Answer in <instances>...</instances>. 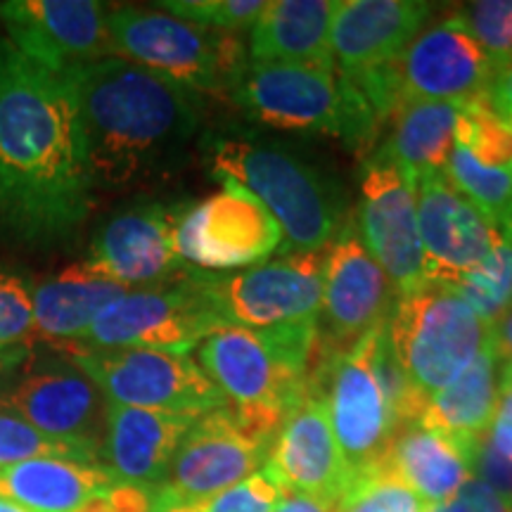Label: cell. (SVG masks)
Listing matches in <instances>:
<instances>
[{
    "instance_id": "cell-1",
    "label": "cell",
    "mask_w": 512,
    "mask_h": 512,
    "mask_svg": "<svg viewBox=\"0 0 512 512\" xmlns=\"http://www.w3.org/2000/svg\"><path fill=\"white\" fill-rule=\"evenodd\" d=\"M91 197L72 88L0 38V219L19 240L50 245L81 226Z\"/></svg>"
},
{
    "instance_id": "cell-2",
    "label": "cell",
    "mask_w": 512,
    "mask_h": 512,
    "mask_svg": "<svg viewBox=\"0 0 512 512\" xmlns=\"http://www.w3.org/2000/svg\"><path fill=\"white\" fill-rule=\"evenodd\" d=\"M60 76L79 107L93 188L150 181L183 155L200 126V95L124 57L76 64Z\"/></svg>"
},
{
    "instance_id": "cell-3",
    "label": "cell",
    "mask_w": 512,
    "mask_h": 512,
    "mask_svg": "<svg viewBox=\"0 0 512 512\" xmlns=\"http://www.w3.org/2000/svg\"><path fill=\"white\" fill-rule=\"evenodd\" d=\"M318 323L249 330L221 325L197 347V366L249 434L271 444L287 413L313 394Z\"/></svg>"
},
{
    "instance_id": "cell-4",
    "label": "cell",
    "mask_w": 512,
    "mask_h": 512,
    "mask_svg": "<svg viewBox=\"0 0 512 512\" xmlns=\"http://www.w3.org/2000/svg\"><path fill=\"white\" fill-rule=\"evenodd\" d=\"M204 152L216 181L240 185L264 204L283 230L285 252L328 247L347 221L337 185L290 147L249 133H226L209 138Z\"/></svg>"
},
{
    "instance_id": "cell-5",
    "label": "cell",
    "mask_w": 512,
    "mask_h": 512,
    "mask_svg": "<svg viewBox=\"0 0 512 512\" xmlns=\"http://www.w3.org/2000/svg\"><path fill=\"white\" fill-rule=\"evenodd\" d=\"M230 102L256 124L328 133L356 150H366L384 124L349 76L318 64L249 62Z\"/></svg>"
},
{
    "instance_id": "cell-6",
    "label": "cell",
    "mask_w": 512,
    "mask_h": 512,
    "mask_svg": "<svg viewBox=\"0 0 512 512\" xmlns=\"http://www.w3.org/2000/svg\"><path fill=\"white\" fill-rule=\"evenodd\" d=\"M107 34L114 57L162 74L195 95L230 100L249 67L238 34L200 27L162 10H110Z\"/></svg>"
},
{
    "instance_id": "cell-7",
    "label": "cell",
    "mask_w": 512,
    "mask_h": 512,
    "mask_svg": "<svg viewBox=\"0 0 512 512\" xmlns=\"http://www.w3.org/2000/svg\"><path fill=\"white\" fill-rule=\"evenodd\" d=\"M387 335L408 380L430 401L475 363L491 328L451 285L427 280L394 299Z\"/></svg>"
},
{
    "instance_id": "cell-8",
    "label": "cell",
    "mask_w": 512,
    "mask_h": 512,
    "mask_svg": "<svg viewBox=\"0 0 512 512\" xmlns=\"http://www.w3.org/2000/svg\"><path fill=\"white\" fill-rule=\"evenodd\" d=\"M95 382L105 401L178 415L228 406L216 384L188 354L150 349H98L81 342L50 344Z\"/></svg>"
},
{
    "instance_id": "cell-9",
    "label": "cell",
    "mask_w": 512,
    "mask_h": 512,
    "mask_svg": "<svg viewBox=\"0 0 512 512\" xmlns=\"http://www.w3.org/2000/svg\"><path fill=\"white\" fill-rule=\"evenodd\" d=\"M226 325L211 306L200 268L166 283L128 290L95 318L81 344L98 349H150L188 354Z\"/></svg>"
},
{
    "instance_id": "cell-10",
    "label": "cell",
    "mask_w": 512,
    "mask_h": 512,
    "mask_svg": "<svg viewBox=\"0 0 512 512\" xmlns=\"http://www.w3.org/2000/svg\"><path fill=\"white\" fill-rule=\"evenodd\" d=\"M396 290L358 235L356 221L342 223L325 247L323 304L311 361V380L320 382L337 358L347 356L368 332L387 320Z\"/></svg>"
},
{
    "instance_id": "cell-11",
    "label": "cell",
    "mask_w": 512,
    "mask_h": 512,
    "mask_svg": "<svg viewBox=\"0 0 512 512\" xmlns=\"http://www.w3.org/2000/svg\"><path fill=\"white\" fill-rule=\"evenodd\" d=\"M323 268L325 247L313 252H290L240 273L216 275L202 271V285L223 323L249 330H273L318 323L323 304Z\"/></svg>"
},
{
    "instance_id": "cell-12",
    "label": "cell",
    "mask_w": 512,
    "mask_h": 512,
    "mask_svg": "<svg viewBox=\"0 0 512 512\" xmlns=\"http://www.w3.org/2000/svg\"><path fill=\"white\" fill-rule=\"evenodd\" d=\"M22 373L0 387V411L50 437L79 441L102 453L107 401L95 382L55 347L24 358ZM102 458V456H100Z\"/></svg>"
},
{
    "instance_id": "cell-13",
    "label": "cell",
    "mask_w": 512,
    "mask_h": 512,
    "mask_svg": "<svg viewBox=\"0 0 512 512\" xmlns=\"http://www.w3.org/2000/svg\"><path fill=\"white\" fill-rule=\"evenodd\" d=\"M221 185V192L185 209L176 230L178 256L200 271L264 264L283 247V230L245 188Z\"/></svg>"
},
{
    "instance_id": "cell-14",
    "label": "cell",
    "mask_w": 512,
    "mask_h": 512,
    "mask_svg": "<svg viewBox=\"0 0 512 512\" xmlns=\"http://www.w3.org/2000/svg\"><path fill=\"white\" fill-rule=\"evenodd\" d=\"M354 221L363 245L392 280L396 297L427 283L415 185L377 152L361 176V202Z\"/></svg>"
},
{
    "instance_id": "cell-15",
    "label": "cell",
    "mask_w": 512,
    "mask_h": 512,
    "mask_svg": "<svg viewBox=\"0 0 512 512\" xmlns=\"http://www.w3.org/2000/svg\"><path fill=\"white\" fill-rule=\"evenodd\" d=\"M375 335L377 328L320 377L332 434L354 479L380 470L394 439L387 403L373 375Z\"/></svg>"
},
{
    "instance_id": "cell-16",
    "label": "cell",
    "mask_w": 512,
    "mask_h": 512,
    "mask_svg": "<svg viewBox=\"0 0 512 512\" xmlns=\"http://www.w3.org/2000/svg\"><path fill=\"white\" fill-rule=\"evenodd\" d=\"M271 444L249 434L230 406L216 408L192 422L174 460L166 482L152 496L171 501H200L261 470Z\"/></svg>"
},
{
    "instance_id": "cell-17",
    "label": "cell",
    "mask_w": 512,
    "mask_h": 512,
    "mask_svg": "<svg viewBox=\"0 0 512 512\" xmlns=\"http://www.w3.org/2000/svg\"><path fill=\"white\" fill-rule=\"evenodd\" d=\"M0 22L19 53L53 74L112 55L107 10L95 0H8Z\"/></svg>"
},
{
    "instance_id": "cell-18",
    "label": "cell",
    "mask_w": 512,
    "mask_h": 512,
    "mask_svg": "<svg viewBox=\"0 0 512 512\" xmlns=\"http://www.w3.org/2000/svg\"><path fill=\"white\" fill-rule=\"evenodd\" d=\"M401 102L427 100L465 107L501 81L482 46L456 17L427 29L394 62Z\"/></svg>"
},
{
    "instance_id": "cell-19",
    "label": "cell",
    "mask_w": 512,
    "mask_h": 512,
    "mask_svg": "<svg viewBox=\"0 0 512 512\" xmlns=\"http://www.w3.org/2000/svg\"><path fill=\"white\" fill-rule=\"evenodd\" d=\"M185 204H143L102 223L86 264L128 290L174 280L192 266L176 252V230Z\"/></svg>"
},
{
    "instance_id": "cell-20",
    "label": "cell",
    "mask_w": 512,
    "mask_h": 512,
    "mask_svg": "<svg viewBox=\"0 0 512 512\" xmlns=\"http://www.w3.org/2000/svg\"><path fill=\"white\" fill-rule=\"evenodd\" d=\"M425 278L453 285L489 256L498 228L446 181L444 174L415 185Z\"/></svg>"
},
{
    "instance_id": "cell-21",
    "label": "cell",
    "mask_w": 512,
    "mask_h": 512,
    "mask_svg": "<svg viewBox=\"0 0 512 512\" xmlns=\"http://www.w3.org/2000/svg\"><path fill=\"white\" fill-rule=\"evenodd\" d=\"M264 467L285 494L339 501L354 477L339 453L323 396L309 394L287 413Z\"/></svg>"
},
{
    "instance_id": "cell-22",
    "label": "cell",
    "mask_w": 512,
    "mask_h": 512,
    "mask_svg": "<svg viewBox=\"0 0 512 512\" xmlns=\"http://www.w3.org/2000/svg\"><path fill=\"white\" fill-rule=\"evenodd\" d=\"M432 8L420 0H337L330 27L332 64L347 76L392 64L420 36Z\"/></svg>"
},
{
    "instance_id": "cell-23",
    "label": "cell",
    "mask_w": 512,
    "mask_h": 512,
    "mask_svg": "<svg viewBox=\"0 0 512 512\" xmlns=\"http://www.w3.org/2000/svg\"><path fill=\"white\" fill-rule=\"evenodd\" d=\"M195 415H178L107 401L102 453L114 482L155 494L166 482L169 465Z\"/></svg>"
},
{
    "instance_id": "cell-24",
    "label": "cell",
    "mask_w": 512,
    "mask_h": 512,
    "mask_svg": "<svg viewBox=\"0 0 512 512\" xmlns=\"http://www.w3.org/2000/svg\"><path fill=\"white\" fill-rule=\"evenodd\" d=\"M337 0H273L249 29V62L335 67L330 27Z\"/></svg>"
},
{
    "instance_id": "cell-25",
    "label": "cell",
    "mask_w": 512,
    "mask_h": 512,
    "mask_svg": "<svg viewBox=\"0 0 512 512\" xmlns=\"http://www.w3.org/2000/svg\"><path fill=\"white\" fill-rule=\"evenodd\" d=\"M477 439H453L408 425L396 432L382 467L425 503H448L472 479L470 453Z\"/></svg>"
},
{
    "instance_id": "cell-26",
    "label": "cell",
    "mask_w": 512,
    "mask_h": 512,
    "mask_svg": "<svg viewBox=\"0 0 512 512\" xmlns=\"http://www.w3.org/2000/svg\"><path fill=\"white\" fill-rule=\"evenodd\" d=\"M128 292L86 261L67 266L34 292V332L50 344L81 342L95 318Z\"/></svg>"
},
{
    "instance_id": "cell-27",
    "label": "cell",
    "mask_w": 512,
    "mask_h": 512,
    "mask_svg": "<svg viewBox=\"0 0 512 512\" xmlns=\"http://www.w3.org/2000/svg\"><path fill=\"white\" fill-rule=\"evenodd\" d=\"M463 107L451 102L406 100L389 117V136L377 147V155L418 185L422 178L444 174L456 140V126Z\"/></svg>"
},
{
    "instance_id": "cell-28",
    "label": "cell",
    "mask_w": 512,
    "mask_h": 512,
    "mask_svg": "<svg viewBox=\"0 0 512 512\" xmlns=\"http://www.w3.org/2000/svg\"><path fill=\"white\" fill-rule=\"evenodd\" d=\"M114 484L105 465L69 458H36L0 470V496L34 512H74Z\"/></svg>"
},
{
    "instance_id": "cell-29",
    "label": "cell",
    "mask_w": 512,
    "mask_h": 512,
    "mask_svg": "<svg viewBox=\"0 0 512 512\" xmlns=\"http://www.w3.org/2000/svg\"><path fill=\"white\" fill-rule=\"evenodd\" d=\"M501 401V358L489 344L458 380L427 403L418 425L453 439H477L489 432Z\"/></svg>"
},
{
    "instance_id": "cell-30",
    "label": "cell",
    "mask_w": 512,
    "mask_h": 512,
    "mask_svg": "<svg viewBox=\"0 0 512 512\" xmlns=\"http://www.w3.org/2000/svg\"><path fill=\"white\" fill-rule=\"evenodd\" d=\"M444 176L496 228L512 219V166L484 164L470 147L453 140Z\"/></svg>"
},
{
    "instance_id": "cell-31",
    "label": "cell",
    "mask_w": 512,
    "mask_h": 512,
    "mask_svg": "<svg viewBox=\"0 0 512 512\" xmlns=\"http://www.w3.org/2000/svg\"><path fill=\"white\" fill-rule=\"evenodd\" d=\"M451 287L489 328L496 325L512 306V238L498 230L489 256Z\"/></svg>"
},
{
    "instance_id": "cell-32",
    "label": "cell",
    "mask_w": 512,
    "mask_h": 512,
    "mask_svg": "<svg viewBox=\"0 0 512 512\" xmlns=\"http://www.w3.org/2000/svg\"><path fill=\"white\" fill-rule=\"evenodd\" d=\"M36 458H69L102 465L100 451L95 448L79 444V441L50 437L17 415L0 411V470Z\"/></svg>"
},
{
    "instance_id": "cell-33",
    "label": "cell",
    "mask_w": 512,
    "mask_h": 512,
    "mask_svg": "<svg viewBox=\"0 0 512 512\" xmlns=\"http://www.w3.org/2000/svg\"><path fill=\"white\" fill-rule=\"evenodd\" d=\"M283 496V486L275 482L266 467H261L240 484L200 501H171L152 496V512H275Z\"/></svg>"
},
{
    "instance_id": "cell-34",
    "label": "cell",
    "mask_w": 512,
    "mask_h": 512,
    "mask_svg": "<svg viewBox=\"0 0 512 512\" xmlns=\"http://www.w3.org/2000/svg\"><path fill=\"white\" fill-rule=\"evenodd\" d=\"M456 140L470 147L484 164L512 166V124L491 95L460 110Z\"/></svg>"
},
{
    "instance_id": "cell-35",
    "label": "cell",
    "mask_w": 512,
    "mask_h": 512,
    "mask_svg": "<svg viewBox=\"0 0 512 512\" xmlns=\"http://www.w3.org/2000/svg\"><path fill=\"white\" fill-rule=\"evenodd\" d=\"M373 375L377 380V387H380L382 392V399L387 403L389 420H392L394 427V437L396 432L403 430V427L418 425L420 415L430 401L418 394V389H415L413 382L408 380L406 370H403L401 363L396 361L387 335V320L377 328L375 335Z\"/></svg>"
},
{
    "instance_id": "cell-36",
    "label": "cell",
    "mask_w": 512,
    "mask_h": 512,
    "mask_svg": "<svg viewBox=\"0 0 512 512\" xmlns=\"http://www.w3.org/2000/svg\"><path fill=\"white\" fill-rule=\"evenodd\" d=\"M453 17L489 55L501 79L512 74V0H477Z\"/></svg>"
},
{
    "instance_id": "cell-37",
    "label": "cell",
    "mask_w": 512,
    "mask_h": 512,
    "mask_svg": "<svg viewBox=\"0 0 512 512\" xmlns=\"http://www.w3.org/2000/svg\"><path fill=\"white\" fill-rule=\"evenodd\" d=\"M427 503L384 467L351 479L335 512H425Z\"/></svg>"
},
{
    "instance_id": "cell-38",
    "label": "cell",
    "mask_w": 512,
    "mask_h": 512,
    "mask_svg": "<svg viewBox=\"0 0 512 512\" xmlns=\"http://www.w3.org/2000/svg\"><path fill=\"white\" fill-rule=\"evenodd\" d=\"M157 8L200 27L240 34V31L252 29L266 3L261 0H164V3H157Z\"/></svg>"
},
{
    "instance_id": "cell-39",
    "label": "cell",
    "mask_w": 512,
    "mask_h": 512,
    "mask_svg": "<svg viewBox=\"0 0 512 512\" xmlns=\"http://www.w3.org/2000/svg\"><path fill=\"white\" fill-rule=\"evenodd\" d=\"M34 292L19 275L0 271V344H31L34 339Z\"/></svg>"
},
{
    "instance_id": "cell-40",
    "label": "cell",
    "mask_w": 512,
    "mask_h": 512,
    "mask_svg": "<svg viewBox=\"0 0 512 512\" xmlns=\"http://www.w3.org/2000/svg\"><path fill=\"white\" fill-rule=\"evenodd\" d=\"M470 470L472 477L484 482L486 486H491L496 494H501L512 505V460L505 458L503 453H498L489 444L486 434L472 444Z\"/></svg>"
},
{
    "instance_id": "cell-41",
    "label": "cell",
    "mask_w": 512,
    "mask_h": 512,
    "mask_svg": "<svg viewBox=\"0 0 512 512\" xmlns=\"http://www.w3.org/2000/svg\"><path fill=\"white\" fill-rule=\"evenodd\" d=\"M448 512H512V505L479 479H467L446 503Z\"/></svg>"
},
{
    "instance_id": "cell-42",
    "label": "cell",
    "mask_w": 512,
    "mask_h": 512,
    "mask_svg": "<svg viewBox=\"0 0 512 512\" xmlns=\"http://www.w3.org/2000/svg\"><path fill=\"white\" fill-rule=\"evenodd\" d=\"M489 444L512 460V389H501V401H498L494 422L486 432Z\"/></svg>"
},
{
    "instance_id": "cell-43",
    "label": "cell",
    "mask_w": 512,
    "mask_h": 512,
    "mask_svg": "<svg viewBox=\"0 0 512 512\" xmlns=\"http://www.w3.org/2000/svg\"><path fill=\"white\" fill-rule=\"evenodd\" d=\"M491 347L501 361H512V306L496 325H491Z\"/></svg>"
},
{
    "instance_id": "cell-44",
    "label": "cell",
    "mask_w": 512,
    "mask_h": 512,
    "mask_svg": "<svg viewBox=\"0 0 512 512\" xmlns=\"http://www.w3.org/2000/svg\"><path fill=\"white\" fill-rule=\"evenodd\" d=\"M275 512H335V503L304 494H285Z\"/></svg>"
},
{
    "instance_id": "cell-45",
    "label": "cell",
    "mask_w": 512,
    "mask_h": 512,
    "mask_svg": "<svg viewBox=\"0 0 512 512\" xmlns=\"http://www.w3.org/2000/svg\"><path fill=\"white\" fill-rule=\"evenodd\" d=\"M34 342L31 344H12V347H3L0 344V373H10L17 366H22L24 358L31 354Z\"/></svg>"
},
{
    "instance_id": "cell-46",
    "label": "cell",
    "mask_w": 512,
    "mask_h": 512,
    "mask_svg": "<svg viewBox=\"0 0 512 512\" xmlns=\"http://www.w3.org/2000/svg\"><path fill=\"white\" fill-rule=\"evenodd\" d=\"M501 389H512V361H505L501 368Z\"/></svg>"
},
{
    "instance_id": "cell-47",
    "label": "cell",
    "mask_w": 512,
    "mask_h": 512,
    "mask_svg": "<svg viewBox=\"0 0 512 512\" xmlns=\"http://www.w3.org/2000/svg\"><path fill=\"white\" fill-rule=\"evenodd\" d=\"M0 512H34V510H27V508H22V505L12 503V501H8V498H3V496H0Z\"/></svg>"
},
{
    "instance_id": "cell-48",
    "label": "cell",
    "mask_w": 512,
    "mask_h": 512,
    "mask_svg": "<svg viewBox=\"0 0 512 512\" xmlns=\"http://www.w3.org/2000/svg\"><path fill=\"white\" fill-rule=\"evenodd\" d=\"M425 512H448V505L446 503H427Z\"/></svg>"
},
{
    "instance_id": "cell-49",
    "label": "cell",
    "mask_w": 512,
    "mask_h": 512,
    "mask_svg": "<svg viewBox=\"0 0 512 512\" xmlns=\"http://www.w3.org/2000/svg\"><path fill=\"white\" fill-rule=\"evenodd\" d=\"M508 76H512V74H508Z\"/></svg>"
}]
</instances>
